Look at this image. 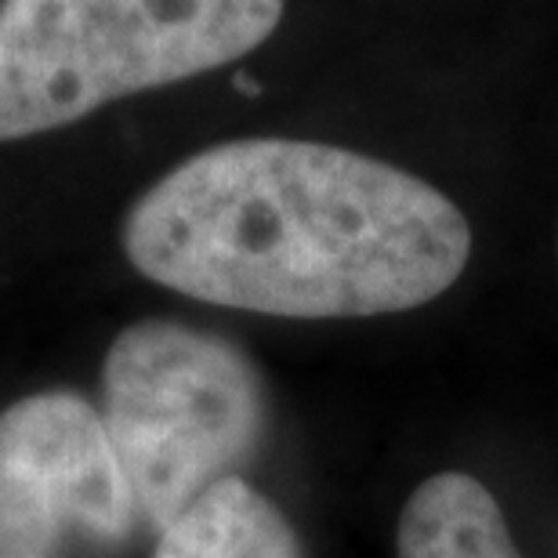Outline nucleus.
<instances>
[{"label":"nucleus","instance_id":"1","mask_svg":"<svg viewBox=\"0 0 558 558\" xmlns=\"http://www.w3.org/2000/svg\"><path fill=\"white\" fill-rule=\"evenodd\" d=\"M167 290L283 319H366L442 298L472 226L424 178L327 142L240 138L189 156L124 218Z\"/></svg>","mask_w":558,"mask_h":558},{"label":"nucleus","instance_id":"6","mask_svg":"<svg viewBox=\"0 0 558 558\" xmlns=\"http://www.w3.org/2000/svg\"><path fill=\"white\" fill-rule=\"evenodd\" d=\"M399 558H526L494 494L464 472H439L414 489L399 519Z\"/></svg>","mask_w":558,"mask_h":558},{"label":"nucleus","instance_id":"3","mask_svg":"<svg viewBox=\"0 0 558 558\" xmlns=\"http://www.w3.org/2000/svg\"><path fill=\"white\" fill-rule=\"evenodd\" d=\"M106 428L138 519L163 530L207 486L236 475L265 435L258 366L218 333L131 323L102 366Z\"/></svg>","mask_w":558,"mask_h":558},{"label":"nucleus","instance_id":"2","mask_svg":"<svg viewBox=\"0 0 558 558\" xmlns=\"http://www.w3.org/2000/svg\"><path fill=\"white\" fill-rule=\"evenodd\" d=\"M283 8L287 0H4L0 142L221 70L262 48Z\"/></svg>","mask_w":558,"mask_h":558},{"label":"nucleus","instance_id":"5","mask_svg":"<svg viewBox=\"0 0 558 558\" xmlns=\"http://www.w3.org/2000/svg\"><path fill=\"white\" fill-rule=\"evenodd\" d=\"M153 558H305V548L269 497L229 475L167 522Z\"/></svg>","mask_w":558,"mask_h":558},{"label":"nucleus","instance_id":"4","mask_svg":"<svg viewBox=\"0 0 558 558\" xmlns=\"http://www.w3.org/2000/svg\"><path fill=\"white\" fill-rule=\"evenodd\" d=\"M138 522L106 417L73 392L0 414V558H59L70 533L124 541Z\"/></svg>","mask_w":558,"mask_h":558}]
</instances>
